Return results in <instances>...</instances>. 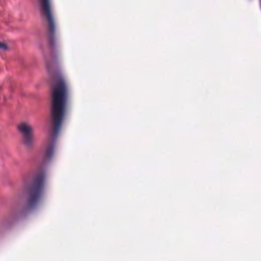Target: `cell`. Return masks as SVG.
Wrapping results in <instances>:
<instances>
[{"mask_svg":"<svg viewBox=\"0 0 261 261\" xmlns=\"http://www.w3.org/2000/svg\"><path fill=\"white\" fill-rule=\"evenodd\" d=\"M64 101H65V91L64 86L62 84L58 85L54 91L53 95V121L54 126L58 127L61 123L64 109Z\"/></svg>","mask_w":261,"mask_h":261,"instance_id":"6da1fadb","label":"cell"}]
</instances>
